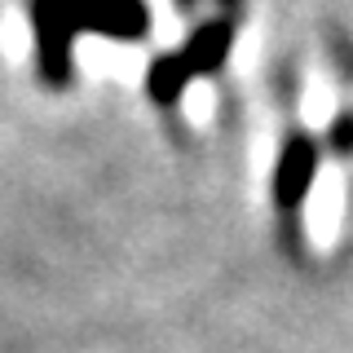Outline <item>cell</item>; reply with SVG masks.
Returning a JSON list of instances; mask_svg holds the SVG:
<instances>
[{
	"mask_svg": "<svg viewBox=\"0 0 353 353\" xmlns=\"http://www.w3.org/2000/svg\"><path fill=\"white\" fill-rule=\"evenodd\" d=\"M36 22V49H40V75L49 84H66V53L71 36L80 27H106L119 40H132L146 31V5L137 0H31Z\"/></svg>",
	"mask_w": 353,
	"mask_h": 353,
	"instance_id": "obj_1",
	"label": "cell"
},
{
	"mask_svg": "<svg viewBox=\"0 0 353 353\" xmlns=\"http://www.w3.org/2000/svg\"><path fill=\"white\" fill-rule=\"evenodd\" d=\"M225 49H230V27H225V22H216V27L199 31L194 44L181 53V58H163L159 66H154L150 93L159 97V102H172V97L181 93V84L190 80L194 71H208V66H216L221 58H225Z\"/></svg>",
	"mask_w": 353,
	"mask_h": 353,
	"instance_id": "obj_2",
	"label": "cell"
},
{
	"mask_svg": "<svg viewBox=\"0 0 353 353\" xmlns=\"http://www.w3.org/2000/svg\"><path fill=\"white\" fill-rule=\"evenodd\" d=\"M309 172H314V146L305 137H296L283 154V168H279V199L283 203H296L301 190L309 185Z\"/></svg>",
	"mask_w": 353,
	"mask_h": 353,
	"instance_id": "obj_3",
	"label": "cell"
}]
</instances>
